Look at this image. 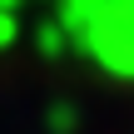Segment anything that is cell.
Returning a JSON list of instances; mask_svg holds the SVG:
<instances>
[{"label":"cell","mask_w":134,"mask_h":134,"mask_svg":"<svg viewBox=\"0 0 134 134\" xmlns=\"http://www.w3.org/2000/svg\"><path fill=\"white\" fill-rule=\"evenodd\" d=\"M75 50L90 55L104 75L134 80V0H99L75 35Z\"/></svg>","instance_id":"cell-1"},{"label":"cell","mask_w":134,"mask_h":134,"mask_svg":"<svg viewBox=\"0 0 134 134\" xmlns=\"http://www.w3.org/2000/svg\"><path fill=\"white\" fill-rule=\"evenodd\" d=\"M45 129H55V134H70V129H75V104H55V109L45 114Z\"/></svg>","instance_id":"cell-2"},{"label":"cell","mask_w":134,"mask_h":134,"mask_svg":"<svg viewBox=\"0 0 134 134\" xmlns=\"http://www.w3.org/2000/svg\"><path fill=\"white\" fill-rule=\"evenodd\" d=\"M35 45H40V55H60V50H65V45H70V40H65V30H60V25H45V30H40V40H35Z\"/></svg>","instance_id":"cell-3"},{"label":"cell","mask_w":134,"mask_h":134,"mask_svg":"<svg viewBox=\"0 0 134 134\" xmlns=\"http://www.w3.org/2000/svg\"><path fill=\"white\" fill-rule=\"evenodd\" d=\"M15 35H20V30H15V15H10V10H0V50H5Z\"/></svg>","instance_id":"cell-4"},{"label":"cell","mask_w":134,"mask_h":134,"mask_svg":"<svg viewBox=\"0 0 134 134\" xmlns=\"http://www.w3.org/2000/svg\"><path fill=\"white\" fill-rule=\"evenodd\" d=\"M20 5H25V0H0V10H10V15H15Z\"/></svg>","instance_id":"cell-5"}]
</instances>
